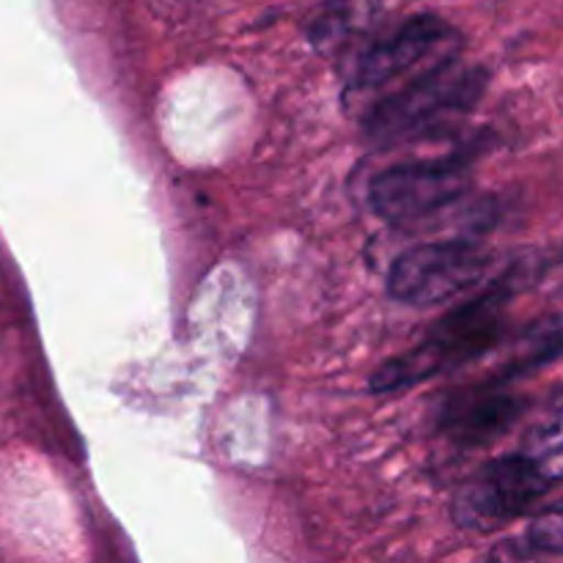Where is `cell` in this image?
<instances>
[{
	"instance_id": "cell-2",
	"label": "cell",
	"mask_w": 563,
	"mask_h": 563,
	"mask_svg": "<svg viewBox=\"0 0 563 563\" xmlns=\"http://www.w3.org/2000/svg\"><path fill=\"white\" fill-rule=\"evenodd\" d=\"M487 75L476 66H456L454 58L432 66L399 93L379 102L363 121V132L377 146L416 141L465 115L482 99Z\"/></svg>"
},
{
	"instance_id": "cell-5",
	"label": "cell",
	"mask_w": 563,
	"mask_h": 563,
	"mask_svg": "<svg viewBox=\"0 0 563 563\" xmlns=\"http://www.w3.org/2000/svg\"><path fill=\"white\" fill-rule=\"evenodd\" d=\"M471 187V165L465 159H427L383 170L368 185L374 212L396 225L421 223L440 209L460 201Z\"/></svg>"
},
{
	"instance_id": "cell-7",
	"label": "cell",
	"mask_w": 563,
	"mask_h": 563,
	"mask_svg": "<svg viewBox=\"0 0 563 563\" xmlns=\"http://www.w3.org/2000/svg\"><path fill=\"white\" fill-rule=\"evenodd\" d=\"M526 412V401L495 390H471L451 401L443 412V429L462 445H484L509 432Z\"/></svg>"
},
{
	"instance_id": "cell-4",
	"label": "cell",
	"mask_w": 563,
	"mask_h": 563,
	"mask_svg": "<svg viewBox=\"0 0 563 563\" xmlns=\"http://www.w3.org/2000/svg\"><path fill=\"white\" fill-rule=\"evenodd\" d=\"M493 256L471 240L427 242L401 253L388 273V291L407 306L451 300L484 278Z\"/></svg>"
},
{
	"instance_id": "cell-3",
	"label": "cell",
	"mask_w": 563,
	"mask_h": 563,
	"mask_svg": "<svg viewBox=\"0 0 563 563\" xmlns=\"http://www.w3.org/2000/svg\"><path fill=\"white\" fill-rule=\"evenodd\" d=\"M559 476L561 471L550 467L531 451L489 462L462 487L454 504L456 522L473 531L506 526L548 495Z\"/></svg>"
},
{
	"instance_id": "cell-1",
	"label": "cell",
	"mask_w": 563,
	"mask_h": 563,
	"mask_svg": "<svg viewBox=\"0 0 563 563\" xmlns=\"http://www.w3.org/2000/svg\"><path fill=\"white\" fill-rule=\"evenodd\" d=\"M520 278V267L506 273L504 278L487 286L476 300L465 302L449 317L440 319L421 346L383 363L368 383L374 394L412 388L443 368L460 366V363L482 357L484 352L493 350L506 328V306H509L515 289H522Z\"/></svg>"
},
{
	"instance_id": "cell-8",
	"label": "cell",
	"mask_w": 563,
	"mask_h": 563,
	"mask_svg": "<svg viewBox=\"0 0 563 563\" xmlns=\"http://www.w3.org/2000/svg\"><path fill=\"white\" fill-rule=\"evenodd\" d=\"M528 548L542 555H561L563 531H561V511L553 509L542 520L533 522L528 531Z\"/></svg>"
},
{
	"instance_id": "cell-6",
	"label": "cell",
	"mask_w": 563,
	"mask_h": 563,
	"mask_svg": "<svg viewBox=\"0 0 563 563\" xmlns=\"http://www.w3.org/2000/svg\"><path fill=\"white\" fill-rule=\"evenodd\" d=\"M460 42L462 38L456 27L440 16H416L363 53L355 69V86L377 88L383 82L407 75V71L421 69V66L443 64V60L454 58Z\"/></svg>"
}]
</instances>
